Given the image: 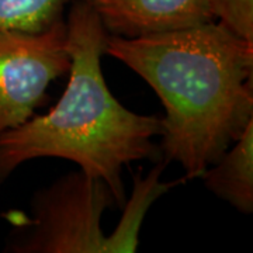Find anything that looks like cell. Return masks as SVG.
Returning <instances> with one entry per match:
<instances>
[{
	"instance_id": "6da1fadb",
	"label": "cell",
	"mask_w": 253,
	"mask_h": 253,
	"mask_svg": "<svg viewBox=\"0 0 253 253\" xmlns=\"http://www.w3.org/2000/svg\"><path fill=\"white\" fill-rule=\"evenodd\" d=\"M104 54L126 63L165 107L161 152L194 180L253 121V42L217 21L123 38L110 36Z\"/></svg>"
},
{
	"instance_id": "7a4b0ae2",
	"label": "cell",
	"mask_w": 253,
	"mask_h": 253,
	"mask_svg": "<svg viewBox=\"0 0 253 253\" xmlns=\"http://www.w3.org/2000/svg\"><path fill=\"white\" fill-rule=\"evenodd\" d=\"M65 26L71 55L68 84L48 113L0 136V183L28 161L61 158L104 181L123 207L121 172L158 154L152 139L162 134L161 117L128 110L110 91L101 71L109 33L90 6L75 0Z\"/></svg>"
},
{
	"instance_id": "3957f363",
	"label": "cell",
	"mask_w": 253,
	"mask_h": 253,
	"mask_svg": "<svg viewBox=\"0 0 253 253\" xmlns=\"http://www.w3.org/2000/svg\"><path fill=\"white\" fill-rule=\"evenodd\" d=\"M117 206L110 187L84 172L69 173L36 193L26 234L11 251L20 253H104L101 218Z\"/></svg>"
},
{
	"instance_id": "277c9868",
	"label": "cell",
	"mask_w": 253,
	"mask_h": 253,
	"mask_svg": "<svg viewBox=\"0 0 253 253\" xmlns=\"http://www.w3.org/2000/svg\"><path fill=\"white\" fill-rule=\"evenodd\" d=\"M69 68L65 20L40 33L0 30V136L33 117Z\"/></svg>"
},
{
	"instance_id": "5b68a950",
	"label": "cell",
	"mask_w": 253,
	"mask_h": 253,
	"mask_svg": "<svg viewBox=\"0 0 253 253\" xmlns=\"http://www.w3.org/2000/svg\"><path fill=\"white\" fill-rule=\"evenodd\" d=\"M110 36L123 38L172 33L214 21L208 0H82Z\"/></svg>"
},
{
	"instance_id": "8992f818",
	"label": "cell",
	"mask_w": 253,
	"mask_h": 253,
	"mask_svg": "<svg viewBox=\"0 0 253 253\" xmlns=\"http://www.w3.org/2000/svg\"><path fill=\"white\" fill-rule=\"evenodd\" d=\"M211 193L242 214L253 211V121L241 136L203 173Z\"/></svg>"
},
{
	"instance_id": "52a82bcc",
	"label": "cell",
	"mask_w": 253,
	"mask_h": 253,
	"mask_svg": "<svg viewBox=\"0 0 253 253\" xmlns=\"http://www.w3.org/2000/svg\"><path fill=\"white\" fill-rule=\"evenodd\" d=\"M166 162L155 166L146 176L138 173L134 176V190L129 200H126L124 214L117 228L111 235L106 236L104 253L118 252H136L138 248V235L142 225L145 214L152 206L155 200H158L162 194L168 193V190L180 184L181 180L162 183L161 174L163 172Z\"/></svg>"
},
{
	"instance_id": "ba28073f",
	"label": "cell",
	"mask_w": 253,
	"mask_h": 253,
	"mask_svg": "<svg viewBox=\"0 0 253 253\" xmlns=\"http://www.w3.org/2000/svg\"><path fill=\"white\" fill-rule=\"evenodd\" d=\"M71 0H0V30L40 33L63 20Z\"/></svg>"
},
{
	"instance_id": "9c48e42d",
	"label": "cell",
	"mask_w": 253,
	"mask_h": 253,
	"mask_svg": "<svg viewBox=\"0 0 253 253\" xmlns=\"http://www.w3.org/2000/svg\"><path fill=\"white\" fill-rule=\"evenodd\" d=\"M208 7L219 26L253 42V0H208Z\"/></svg>"
}]
</instances>
